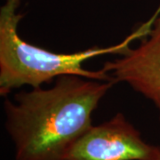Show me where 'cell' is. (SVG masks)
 Instances as JSON below:
<instances>
[{"label": "cell", "mask_w": 160, "mask_h": 160, "mask_svg": "<svg viewBox=\"0 0 160 160\" xmlns=\"http://www.w3.org/2000/svg\"><path fill=\"white\" fill-rule=\"evenodd\" d=\"M113 81L66 75L51 88H33L4 102L6 129L15 160H63L70 146L92 126Z\"/></svg>", "instance_id": "6da1fadb"}, {"label": "cell", "mask_w": 160, "mask_h": 160, "mask_svg": "<svg viewBox=\"0 0 160 160\" xmlns=\"http://www.w3.org/2000/svg\"><path fill=\"white\" fill-rule=\"evenodd\" d=\"M20 0H6L0 10V94L6 96L12 90L24 86L41 87L45 83L62 76L74 75L101 81H113L102 69L89 70L84 63L92 58L116 54L121 55L131 45L149 34L158 8L145 22L126 37L121 42L106 46L92 47L72 53L55 52L43 49L23 40L18 33V25L22 15L18 13ZM116 83V82H115ZM117 84V83H116Z\"/></svg>", "instance_id": "7a4b0ae2"}, {"label": "cell", "mask_w": 160, "mask_h": 160, "mask_svg": "<svg viewBox=\"0 0 160 160\" xmlns=\"http://www.w3.org/2000/svg\"><path fill=\"white\" fill-rule=\"evenodd\" d=\"M157 145L146 142L122 113L86 130L63 160H149Z\"/></svg>", "instance_id": "3957f363"}, {"label": "cell", "mask_w": 160, "mask_h": 160, "mask_svg": "<svg viewBox=\"0 0 160 160\" xmlns=\"http://www.w3.org/2000/svg\"><path fill=\"white\" fill-rule=\"evenodd\" d=\"M102 69L116 83H126L149 100L160 120V15L149 34L135 47L103 64Z\"/></svg>", "instance_id": "277c9868"}, {"label": "cell", "mask_w": 160, "mask_h": 160, "mask_svg": "<svg viewBox=\"0 0 160 160\" xmlns=\"http://www.w3.org/2000/svg\"><path fill=\"white\" fill-rule=\"evenodd\" d=\"M149 160H160V144L157 145V149H156L154 156Z\"/></svg>", "instance_id": "5b68a950"}]
</instances>
